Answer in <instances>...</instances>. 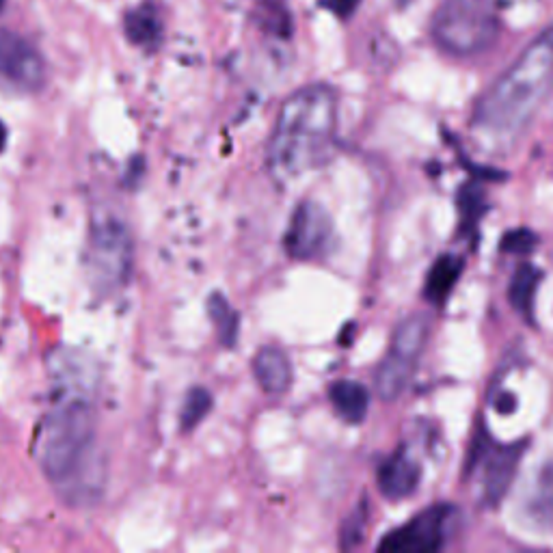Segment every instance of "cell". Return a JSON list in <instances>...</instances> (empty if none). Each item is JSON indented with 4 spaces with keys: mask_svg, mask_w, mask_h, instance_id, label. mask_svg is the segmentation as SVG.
<instances>
[{
    "mask_svg": "<svg viewBox=\"0 0 553 553\" xmlns=\"http://www.w3.org/2000/svg\"><path fill=\"white\" fill-rule=\"evenodd\" d=\"M430 335V318L424 314H413L404 318L391 337V344L385 359L374 372L376 394L383 400H398L404 389L411 385L426 342Z\"/></svg>",
    "mask_w": 553,
    "mask_h": 553,
    "instance_id": "8992f818",
    "label": "cell"
},
{
    "mask_svg": "<svg viewBox=\"0 0 553 553\" xmlns=\"http://www.w3.org/2000/svg\"><path fill=\"white\" fill-rule=\"evenodd\" d=\"M484 212H487V199H484L480 184H465L461 191H458V223H461V232H474Z\"/></svg>",
    "mask_w": 553,
    "mask_h": 553,
    "instance_id": "d6986e66",
    "label": "cell"
},
{
    "mask_svg": "<svg viewBox=\"0 0 553 553\" xmlns=\"http://www.w3.org/2000/svg\"><path fill=\"white\" fill-rule=\"evenodd\" d=\"M553 91V26L538 35L519 59L482 93L474 128L493 141L517 139Z\"/></svg>",
    "mask_w": 553,
    "mask_h": 553,
    "instance_id": "7a4b0ae2",
    "label": "cell"
},
{
    "mask_svg": "<svg viewBox=\"0 0 553 553\" xmlns=\"http://www.w3.org/2000/svg\"><path fill=\"white\" fill-rule=\"evenodd\" d=\"M525 454V441L499 445L491 441L487 428L480 422L478 433L471 445L467 471L482 465V502L489 508L502 504V499L510 491L517 478L521 458Z\"/></svg>",
    "mask_w": 553,
    "mask_h": 553,
    "instance_id": "52a82bcc",
    "label": "cell"
},
{
    "mask_svg": "<svg viewBox=\"0 0 553 553\" xmlns=\"http://www.w3.org/2000/svg\"><path fill=\"white\" fill-rule=\"evenodd\" d=\"M208 314L214 329H217V335L223 346L232 348L238 342V331H240V318L236 314V309L229 305V301L221 292H214L208 299Z\"/></svg>",
    "mask_w": 553,
    "mask_h": 553,
    "instance_id": "ac0fdd59",
    "label": "cell"
},
{
    "mask_svg": "<svg viewBox=\"0 0 553 553\" xmlns=\"http://www.w3.org/2000/svg\"><path fill=\"white\" fill-rule=\"evenodd\" d=\"M0 78L24 91H37L46 83V63L24 37L0 31Z\"/></svg>",
    "mask_w": 553,
    "mask_h": 553,
    "instance_id": "30bf717a",
    "label": "cell"
},
{
    "mask_svg": "<svg viewBox=\"0 0 553 553\" xmlns=\"http://www.w3.org/2000/svg\"><path fill=\"white\" fill-rule=\"evenodd\" d=\"M335 229L331 214L316 201H301L296 206L288 232L283 236V247H286L292 260L314 262L327 258L333 249Z\"/></svg>",
    "mask_w": 553,
    "mask_h": 553,
    "instance_id": "9c48e42d",
    "label": "cell"
},
{
    "mask_svg": "<svg viewBox=\"0 0 553 553\" xmlns=\"http://www.w3.org/2000/svg\"><path fill=\"white\" fill-rule=\"evenodd\" d=\"M543 281V271L538 266L523 262L515 275L510 279L508 286V301L515 307L528 322H534V303H536V292Z\"/></svg>",
    "mask_w": 553,
    "mask_h": 553,
    "instance_id": "2e32d148",
    "label": "cell"
},
{
    "mask_svg": "<svg viewBox=\"0 0 553 553\" xmlns=\"http://www.w3.org/2000/svg\"><path fill=\"white\" fill-rule=\"evenodd\" d=\"M255 381L268 396H281L292 387V363L290 357L279 346H264L253 357Z\"/></svg>",
    "mask_w": 553,
    "mask_h": 553,
    "instance_id": "7c38bea8",
    "label": "cell"
},
{
    "mask_svg": "<svg viewBox=\"0 0 553 553\" xmlns=\"http://www.w3.org/2000/svg\"><path fill=\"white\" fill-rule=\"evenodd\" d=\"M5 143H7V128L3 121H0V152L5 150Z\"/></svg>",
    "mask_w": 553,
    "mask_h": 553,
    "instance_id": "d4e9b609",
    "label": "cell"
},
{
    "mask_svg": "<svg viewBox=\"0 0 553 553\" xmlns=\"http://www.w3.org/2000/svg\"><path fill=\"white\" fill-rule=\"evenodd\" d=\"M495 409L499 413L508 415L512 409H515V396H512V394H502V398L495 400Z\"/></svg>",
    "mask_w": 553,
    "mask_h": 553,
    "instance_id": "cb8c5ba5",
    "label": "cell"
},
{
    "mask_svg": "<svg viewBox=\"0 0 553 553\" xmlns=\"http://www.w3.org/2000/svg\"><path fill=\"white\" fill-rule=\"evenodd\" d=\"M422 482V467L407 450L391 454L379 469V491L389 502L411 497Z\"/></svg>",
    "mask_w": 553,
    "mask_h": 553,
    "instance_id": "8fae6325",
    "label": "cell"
},
{
    "mask_svg": "<svg viewBox=\"0 0 553 553\" xmlns=\"http://www.w3.org/2000/svg\"><path fill=\"white\" fill-rule=\"evenodd\" d=\"M210 409H212V394L208 389L195 387L188 391L184 407H182V415H180L184 433H191L193 428H197L201 422H204Z\"/></svg>",
    "mask_w": 553,
    "mask_h": 553,
    "instance_id": "ffe728a7",
    "label": "cell"
},
{
    "mask_svg": "<svg viewBox=\"0 0 553 553\" xmlns=\"http://www.w3.org/2000/svg\"><path fill=\"white\" fill-rule=\"evenodd\" d=\"M132 258V236L124 221L109 217V214L93 221L85 255L87 277L93 290L111 294L124 288L132 271Z\"/></svg>",
    "mask_w": 553,
    "mask_h": 553,
    "instance_id": "5b68a950",
    "label": "cell"
},
{
    "mask_svg": "<svg viewBox=\"0 0 553 553\" xmlns=\"http://www.w3.org/2000/svg\"><path fill=\"white\" fill-rule=\"evenodd\" d=\"M368 525V504L363 502L357 506L353 515L348 517L342 528V549H353L363 541V530Z\"/></svg>",
    "mask_w": 553,
    "mask_h": 553,
    "instance_id": "44dd1931",
    "label": "cell"
},
{
    "mask_svg": "<svg viewBox=\"0 0 553 553\" xmlns=\"http://www.w3.org/2000/svg\"><path fill=\"white\" fill-rule=\"evenodd\" d=\"M96 411L85 396H65L50 411L42 439V467L67 499L98 495Z\"/></svg>",
    "mask_w": 553,
    "mask_h": 553,
    "instance_id": "3957f363",
    "label": "cell"
},
{
    "mask_svg": "<svg viewBox=\"0 0 553 553\" xmlns=\"http://www.w3.org/2000/svg\"><path fill=\"white\" fill-rule=\"evenodd\" d=\"M502 33L497 0H443L430 22L435 44L450 57H476Z\"/></svg>",
    "mask_w": 553,
    "mask_h": 553,
    "instance_id": "277c9868",
    "label": "cell"
},
{
    "mask_svg": "<svg viewBox=\"0 0 553 553\" xmlns=\"http://www.w3.org/2000/svg\"><path fill=\"white\" fill-rule=\"evenodd\" d=\"M337 132V93L329 85H307L281 104L268 141L271 178L290 184L331 158Z\"/></svg>",
    "mask_w": 553,
    "mask_h": 553,
    "instance_id": "6da1fadb",
    "label": "cell"
},
{
    "mask_svg": "<svg viewBox=\"0 0 553 553\" xmlns=\"http://www.w3.org/2000/svg\"><path fill=\"white\" fill-rule=\"evenodd\" d=\"M456 508L450 504H435L400 528L391 530L379 543L381 551L387 553H433L439 551L448 541L450 525L454 521Z\"/></svg>",
    "mask_w": 553,
    "mask_h": 553,
    "instance_id": "ba28073f",
    "label": "cell"
},
{
    "mask_svg": "<svg viewBox=\"0 0 553 553\" xmlns=\"http://www.w3.org/2000/svg\"><path fill=\"white\" fill-rule=\"evenodd\" d=\"M525 517L541 530H553V463L543 465L534 480L530 495L525 497Z\"/></svg>",
    "mask_w": 553,
    "mask_h": 553,
    "instance_id": "9a60e30c",
    "label": "cell"
},
{
    "mask_svg": "<svg viewBox=\"0 0 553 553\" xmlns=\"http://www.w3.org/2000/svg\"><path fill=\"white\" fill-rule=\"evenodd\" d=\"M463 268H465V264L461 258H458V255L445 253V255H441V258H437V262L433 264V268H430L428 277H426L424 299L428 303L441 307L445 301L450 299L454 286L463 275Z\"/></svg>",
    "mask_w": 553,
    "mask_h": 553,
    "instance_id": "5bb4252c",
    "label": "cell"
},
{
    "mask_svg": "<svg viewBox=\"0 0 553 553\" xmlns=\"http://www.w3.org/2000/svg\"><path fill=\"white\" fill-rule=\"evenodd\" d=\"M3 5H5V0H0V9H3Z\"/></svg>",
    "mask_w": 553,
    "mask_h": 553,
    "instance_id": "484cf974",
    "label": "cell"
},
{
    "mask_svg": "<svg viewBox=\"0 0 553 553\" xmlns=\"http://www.w3.org/2000/svg\"><path fill=\"white\" fill-rule=\"evenodd\" d=\"M124 33L134 46L154 50L163 42V20L152 7H137L126 13Z\"/></svg>",
    "mask_w": 553,
    "mask_h": 553,
    "instance_id": "e0dca14e",
    "label": "cell"
},
{
    "mask_svg": "<svg viewBox=\"0 0 553 553\" xmlns=\"http://www.w3.org/2000/svg\"><path fill=\"white\" fill-rule=\"evenodd\" d=\"M322 3H325L333 13H337V16L346 20L357 11L361 0H322Z\"/></svg>",
    "mask_w": 553,
    "mask_h": 553,
    "instance_id": "603a6c76",
    "label": "cell"
},
{
    "mask_svg": "<svg viewBox=\"0 0 553 553\" xmlns=\"http://www.w3.org/2000/svg\"><path fill=\"white\" fill-rule=\"evenodd\" d=\"M329 398L335 413L348 424H361L370 411V391L357 381H337L329 389Z\"/></svg>",
    "mask_w": 553,
    "mask_h": 553,
    "instance_id": "4fadbf2b",
    "label": "cell"
},
{
    "mask_svg": "<svg viewBox=\"0 0 553 553\" xmlns=\"http://www.w3.org/2000/svg\"><path fill=\"white\" fill-rule=\"evenodd\" d=\"M534 247H536V236L525 227L506 232L502 242H499V249L512 255H528L534 251Z\"/></svg>",
    "mask_w": 553,
    "mask_h": 553,
    "instance_id": "7402d4cb",
    "label": "cell"
}]
</instances>
